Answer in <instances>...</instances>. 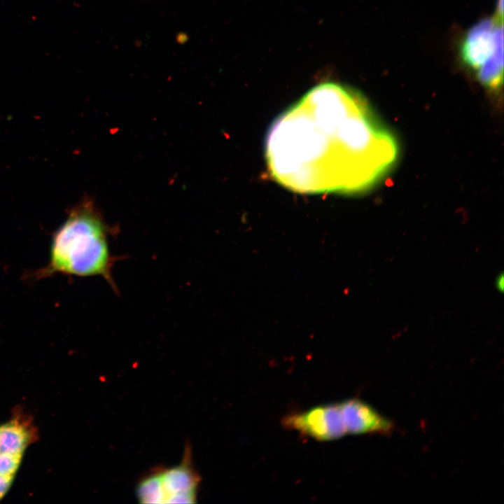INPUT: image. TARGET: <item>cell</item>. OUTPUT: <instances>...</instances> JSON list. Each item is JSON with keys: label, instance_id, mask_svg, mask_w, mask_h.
<instances>
[{"label": "cell", "instance_id": "obj_4", "mask_svg": "<svg viewBox=\"0 0 504 504\" xmlns=\"http://www.w3.org/2000/svg\"><path fill=\"white\" fill-rule=\"evenodd\" d=\"M164 503H195L200 477L192 465L191 449L187 444L179 465L160 468Z\"/></svg>", "mask_w": 504, "mask_h": 504}, {"label": "cell", "instance_id": "obj_2", "mask_svg": "<svg viewBox=\"0 0 504 504\" xmlns=\"http://www.w3.org/2000/svg\"><path fill=\"white\" fill-rule=\"evenodd\" d=\"M107 227L89 204L73 209L55 233L50 261L38 276L64 273L77 276H102L115 289L111 269L113 258Z\"/></svg>", "mask_w": 504, "mask_h": 504}, {"label": "cell", "instance_id": "obj_7", "mask_svg": "<svg viewBox=\"0 0 504 504\" xmlns=\"http://www.w3.org/2000/svg\"><path fill=\"white\" fill-rule=\"evenodd\" d=\"M33 429L18 419L0 426V451L22 456L24 449L33 442Z\"/></svg>", "mask_w": 504, "mask_h": 504}, {"label": "cell", "instance_id": "obj_1", "mask_svg": "<svg viewBox=\"0 0 504 504\" xmlns=\"http://www.w3.org/2000/svg\"><path fill=\"white\" fill-rule=\"evenodd\" d=\"M397 156L396 140L363 97L332 83L315 86L282 113L265 142L272 176L300 193L368 190Z\"/></svg>", "mask_w": 504, "mask_h": 504}, {"label": "cell", "instance_id": "obj_8", "mask_svg": "<svg viewBox=\"0 0 504 504\" xmlns=\"http://www.w3.org/2000/svg\"><path fill=\"white\" fill-rule=\"evenodd\" d=\"M477 76L482 84L489 88L497 89L501 85L503 77V34L499 36L491 57L477 70Z\"/></svg>", "mask_w": 504, "mask_h": 504}, {"label": "cell", "instance_id": "obj_11", "mask_svg": "<svg viewBox=\"0 0 504 504\" xmlns=\"http://www.w3.org/2000/svg\"><path fill=\"white\" fill-rule=\"evenodd\" d=\"M13 475H0V499L2 498L9 489L13 482Z\"/></svg>", "mask_w": 504, "mask_h": 504}, {"label": "cell", "instance_id": "obj_10", "mask_svg": "<svg viewBox=\"0 0 504 504\" xmlns=\"http://www.w3.org/2000/svg\"><path fill=\"white\" fill-rule=\"evenodd\" d=\"M21 458L22 456L0 451V475L14 476L20 466Z\"/></svg>", "mask_w": 504, "mask_h": 504}, {"label": "cell", "instance_id": "obj_3", "mask_svg": "<svg viewBox=\"0 0 504 504\" xmlns=\"http://www.w3.org/2000/svg\"><path fill=\"white\" fill-rule=\"evenodd\" d=\"M283 423L286 428L319 441L334 440L348 434L340 402L291 414Z\"/></svg>", "mask_w": 504, "mask_h": 504}, {"label": "cell", "instance_id": "obj_12", "mask_svg": "<svg viewBox=\"0 0 504 504\" xmlns=\"http://www.w3.org/2000/svg\"><path fill=\"white\" fill-rule=\"evenodd\" d=\"M503 280H504L503 275V274H501L498 275V279L496 281V286L498 288V290L499 291H502L503 290V286H504Z\"/></svg>", "mask_w": 504, "mask_h": 504}, {"label": "cell", "instance_id": "obj_5", "mask_svg": "<svg viewBox=\"0 0 504 504\" xmlns=\"http://www.w3.org/2000/svg\"><path fill=\"white\" fill-rule=\"evenodd\" d=\"M503 34V22L485 19L476 24L469 30L461 46V55L464 63L478 70L491 57Z\"/></svg>", "mask_w": 504, "mask_h": 504}, {"label": "cell", "instance_id": "obj_9", "mask_svg": "<svg viewBox=\"0 0 504 504\" xmlns=\"http://www.w3.org/2000/svg\"><path fill=\"white\" fill-rule=\"evenodd\" d=\"M136 493L141 503H164L160 468L151 470L140 479Z\"/></svg>", "mask_w": 504, "mask_h": 504}, {"label": "cell", "instance_id": "obj_6", "mask_svg": "<svg viewBox=\"0 0 504 504\" xmlns=\"http://www.w3.org/2000/svg\"><path fill=\"white\" fill-rule=\"evenodd\" d=\"M340 403L348 434L391 435L396 430L393 421L358 398H350Z\"/></svg>", "mask_w": 504, "mask_h": 504}]
</instances>
